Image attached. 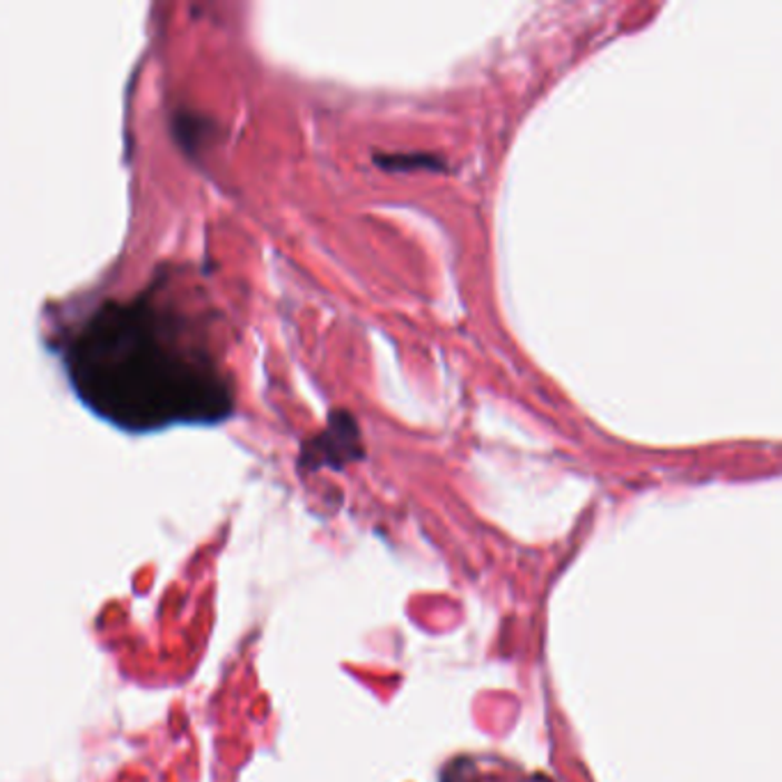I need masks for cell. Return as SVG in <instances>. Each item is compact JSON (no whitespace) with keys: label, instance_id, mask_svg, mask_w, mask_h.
<instances>
[{"label":"cell","instance_id":"cell-1","mask_svg":"<svg viewBox=\"0 0 782 782\" xmlns=\"http://www.w3.org/2000/svg\"><path fill=\"white\" fill-rule=\"evenodd\" d=\"M170 283L164 269L131 299L99 304L60 349L71 390L127 434L211 427L237 412L207 315L175 299Z\"/></svg>","mask_w":782,"mask_h":782},{"label":"cell","instance_id":"cell-2","mask_svg":"<svg viewBox=\"0 0 782 782\" xmlns=\"http://www.w3.org/2000/svg\"><path fill=\"white\" fill-rule=\"evenodd\" d=\"M365 457L358 420L347 408H333L328 423L301 445L299 468L315 473L321 468L343 471Z\"/></svg>","mask_w":782,"mask_h":782},{"label":"cell","instance_id":"cell-3","mask_svg":"<svg viewBox=\"0 0 782 782\" xmlns=\"http://www.w3.org/2000/svg\"><path fill=\"white\" fill-rule=\"evenodd\" d=\"M375 164L388 172H416L429 170L441 172L445 170V161L436 155L427 152H397V155H375Z\"/></svg>","mask_w":782,"mask_h":782}]
</instances>
